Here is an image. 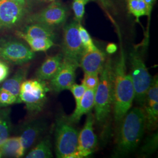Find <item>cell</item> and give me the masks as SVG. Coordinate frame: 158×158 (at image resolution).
I'll return each mask as SVG.
<instances>
[{"label": "cell", "instance_id": "1", "mask_svg": "<svg viewBox=\"0 0 158 158\" xmlns=\"http://www.w3.org/2000/svg\"><path fill=\"white\" fill-rule=\"evenodd\" d=\"M145 130L143 108L130 109L119 125L114 157L123 158L134 152L141 142Z\"/></svg>", "mask_w": 158, "mask_h": 158}, {"label": "cell", "instance_id": "2", "mask_svg": "<svg viewBox=\"0 0 158 158\" xmlns=\"http://www.w3.org/2000/svg\"><path fill=\"white\" fill-rule=\"evenodd\" d=\"M135 93L130 74L127 73L125 58L121 51L119 58L114 65L113 107L117 127L132 107Z\"/></svg>", "mask_w": 158, "mask_h": 158}, {"label": "cell", "instance_id": "3", "mask_svg": "<svg viewBox=\"0 0 158 158\" xmlns=\"http://www.w3.org/2000/svg\"><path fill=\"white\" fill-rule=\"evenodd\" d=\"M114 65L108 58L100 73L98 85L95 91V119L100 124L105 123L109 117L113 106Z\"/></svg>", "mask_w": 158, "mask_h": 158}, {"label": "cell", "instance_id": "4", "mask_svg": "<svg viewBox=\"0 0 158 158\" xmlns=\"http://www.w3.org/2000/svg\"><path fill=\"white\" fill-rule=\"evenodd\" d=\"M79 132L68 119L61 114L55 127V153L58 158H80L77 152Z\"/></svg>", "mask_w": 158, "mask_h": 158}, {"label": "cell", "instance_id": "5", "mask_svg": "<svg viewBox=\"0 0 158 158\" xmlns=\"http://www.w3.org/2000/svg\"><path fill=\"white\" fill-rule=\"evenodd\" d=\"M50 90L46 81L40 79L25 80L21 85L19 97L25 104L29 113L36 114L44 109Z\"/></svg>", "mask_w": 158, "mask_h": 158}, {"label": "cell", "instance_id": "6", "mask_svg": "<svg viewBox=\"0 0 158 158\" xmlns=\"http://www.w3.org/2000/svg\"><path fill=\"white\" fill-rule=\"evenodd\" d=\"M130 63L131 70L130 74L134 89V100L142 108L145 104L147 91L153 79L141 56L137 52H132L130 53Z\"/></svg>", "mask_w": 158, "mask_h": 158}, {"label": "cell", "instance_id": "7", "mask_svg": "<svg viewBox=\"0 0 158 158\" xmlns=\"http://www.w3.org/2000/svg\"><path fill=\"white\" fill-rule=\"evenodd\" d=\"M31 49L19 40L14 38L0 40V59L12 64L23 65L35 57Z\"/></svg>", "mask_w": 158, "mask_h": 158}, {"label": "cell", "instance_id": "8", "mask_svg": "<svg viewBox=\"0 0 158 158\" xmlns=\"http://www.w3.org/2000/svg\"><path fill=\"white\" fill-rule=\"evenodd\" d=\"M79 23L73 21L64 27L62 53L63 59L77 64L85 52L79 35Z\"/></svg>", "mask_w": 158, "mask_h": 158}, {"label": "cell", "instance_id": "9", "mask_svg": "<svg viewBox=\"0 0 158 158\" xmlns=\"http://www.w3.org/2000/svg\"><path fill=\"white\" fill-rule=\"evenodd\" d=\"M66 18V11L59 2H54L42 11L33 14L28 18L30 23H38L54 27L64 22Z\"/></svg>", "mask_w": 158, "mask_h": 158}, {"label": "cell", "instance_id": "10", "mask_svg": "<svg viewBox=\"0 0 158 158\" xmlns=\"http://www.w3.org/2000/svg\"><path fill=\"white\" fill-rule=\"evenodd\" d=\"M95 117L91 113L87 114L85 125L79 133L77 152L80 158H85L95 151L97 137L94 131Z\"/></svg>", "mask_w": 158, "mask_h": 158}, {"label": "cell", "instance_id": "11", "mask_svg": "<svg viewBox=\"0 0 158 158\" xmlns=\"http://www.w3.org/2000/svg\"><path fill=\"white\" fill-rule=\"evenodd\" d=\"M79 64L63 59L61 67L55 76L49 80L50 90L55 93L69 90L75 83L76 72Z\"/></svg>", "mask_w": 158, "mask_h": 158}, {"label": "cell", "instance_id": "12", "mask_svg": "<svg viewBox=\"0 0 158 158\" xmlns=\"http://www.w3.org/2000/svg\"><path fill=\"white\" fill-rule=\"evenodd\" d=\"M26 11V6L10 0H0V30L15 27Z\"/></svg>", "mask_w": 158, "mask_h": 158}, {"label": "cell", "instance_id": "13", "mask_svg": "<svg viewBox=\"0 0 158 158\" xmlns=\"http://www.w3.org/2000/svg\"><path fill=\"white\" fill-rule=\"evenodd\" d=\"M47 127V123L42 118L35 119L23 124L19 136L25 153L39 140L45 132Z\"/></svg>", "mask_w": 158, "mask_h": 158}, {"label": "cell", "instance_id": "14", "mask_svg": "<svg viewBox=\"0 0 158 158\" xmlns=\"http://www.w3.org/2000/svg\"><path fill=\"white\" fill-rule=\"evenodd\" d=\"M106 60V53L98 48L95 51H85L80 59L79 67L82 69L85 73L100 74Z\"/></svg>", "mask_w": 158, "mask_h": 158}, {"label": "cell", "instance_id": "15", "mask_svg": "<svg viewBox=\"0 0 158 158\" xmlns=\"http://www.w3.org/2000/svg\"><path fill=\"white\" fill-rule=\"evenodd\" d=\"M62 62V53L47 57L36 72V79L49 81L57 73L61 67Z\"/></svg>", "mask_w": 158, "mask_h": 158}, {"label": "cell", "instance_id": "16", "mask_svg": "<svg viewBox=\"0 0 158 158\" xmlns=\"http://www.w3.org/2000/svg\"><path fill=\"white\" fill-rule=\"evenodd\" d=\"M96 90L86 89L85 94L79 104L76 106L73 114L68 117L69 120L73 124H77L81 118L90 113L94 106V97Z\"/></svg>", "mask_w": 158, "mask_h": 158}, {"label": "cell", "instance_id": "17", "mask_svg": "<svg viewBox=\"0 0 158 158\" xmlns=\"http://www.w3.org/2000/svg\"><path fill=\"white\" fill-rule=\"evenodd\" d=\"M28 74V69L22 68L19 69L16 73L10 79H6L0 87V90L6 91L19 98L21 85L26 79Z\"/></svg>", "mask_w": 158, "mask_h": 158}, {"label": "cell", "instance_id": "18", "mask_svg": "<svg viewBox=\"0 0 158 158\" xmlns=\"http://www.w3.org/2000/svg\"><path fill=\"white\" fill-rule=\"evenodd\" d=\"M2 157L21 158L24 156L21 140L19 136L9 137L0 149Z\"/></svg>", "mask_w": 158, "mask_h": 158}, {"label": "cell", "instance_id": "19", "mask_svg": "<svg viewBox=\"0 0 158 158\" xmlns=\"http://www.w3.org/2000/svg\"><path fill=\"white\" fill-rule=\"evenodd\" d=\"M23 32L34 38L49 39L52 40L55 39V33L52 27L38 23H31L27 26Z\"/></svg>", "mask_w": 158, "mask_h": 158}, {"label": "cell", "instance_id": "20", "mask_svg": "<svg viewBox=\"0 0 158 158\" xmlns=\"http://www.w3.org/2000/svg\"><path fill=\"white\" fill-rule=\"evenodd\" d=\"M11 110L10 108H0V149L10 137L12 130Z\"/></svg>", "mask_w": 158, "mask_h": 158}, {"label": "cell", "instance_id": "21", "mask_svg": "<svg viewBox=\"0 0 158 158\" xmlns=\"http://www.w3.org/2000/svg\"><path fill=\"white\" fill-rule=\"evenodd\" d=\"M17 36L23 39L27 42L31 50L35 52H45L52 47L54 43L53 40L44 38H34L27 36L22 31H17Z\"/></svg>", "mask_w": 158, "mask_h": 158}, {"label": "cell", "instance_id": "22", "mask_svg": "<svg viewBox=\"0 0 158 158\" xmlns=\"http://www.w3.org/2000/svg\"><path fill=\"white\" fill-rule=\"evenodd\" d=\"M52 145L50 138H44L26 155L27 158H53Z\"/></svg>", "mask_w": 158, "mask_h": 158}, {"label": "cell", "instance_id": "23", "mask_svg": "<svg viewBox=\"0 0 158 158\" xmlns=\"http://www.w3.org/2000/svg\"><path fill=\"white\" fill-rule=\"evenodd\" d=\"M143 110L145 115V128L151 131L155 129L158 124V102L144 106Z\"/></svg>", "mask_w": 158, "mask_h": 158}, {"label": "cell", "instance_id": "24", "mask_svg": "<svg viewBox=\"0 0 158 158\" xmlns=\"http://www.w3.org/2000/svg\"><path fill=\"white\" fill-rule=\"evenodd\" d=\"M128 8L130 13L133 14L137 19L144 15H149L151 12L144 0H128Z\"/></svg>", "mask_w": 158, "mask_h": 158}, {"label": "cell", "instance_id": "25", "mask_svg": "<svg viewBox=\"0 0 158 158\" xmlns=\"http://www.w3.org/2000/svg\"><path fill=\"white\" fill-rule=\"evenodd\" d=\"M158 132L149 136L141 149V155H149L155 152L158 148Z\"/></svg>", "mask_w": 158, "mask_h": 158}, {"label": "cell", "instance_id": "26", "mask_svg": "<svg viewBox=\"0 0 158 158\" xmlns=\"http://www.w3.org/2000/svg\"><path fill=\"white\" fill-rule=\"evenodd\" d=\"M79 33L85 51H93L97 49L88 31L80 23L79 25Z\"/></svg>", "mask_w": 158, "mask_h": 158}, {"label": "cell", "instance_id": "27", "mask_svg": "<svg viewBox=\"0 0 158 158\" xmlns=\"http://www.w3.org/2000/svg\"><path fill=\"white\" fill-rule=\"evenodd\" d=\"M156 102H158V80L157 76L153 77L151 85L147 91L144 106L151 105Z\"/></svg>", "mask_w": 158, "mask_h": 158}, {"label": "cell", "instance_id": "28", "mask_svg": "<svg viewBox=\"0 0 158 158\" xmlns=\"http://www.w3.org/2000/svg\"><path fill=\"white\" fill-rule=\"evenodd\" d=\"M91 0H73L72 8L76 21L80 23L85 14V6Z\"/></svg>", "mask_w": 158, "mask_h": 158}, {"label": "cell", "instance_id": "29", "mask_svg": "<svg viewBox=\"0 0 158 158\" xmlns=\"http://www.w3.org/2000/svg\"><path fill=\"white\" fill-rule=\"evenodd\" d=\"M18 103H21L19 98L6 91L0 90V108L7 107Z\"/></svg>", "mask_w": 158, "mask_h": 158}, {"label": "cell", "instance_id": "30", "mask_svg": "<svg viewBox=\"0 0 158 158\" xmlns=\"http://www.w3.org/2000/svg\"><path fill=\"white\" fill-rule=\"evenodd\" d=\"M98 74L85 73L82 84L87 89L96 90L99 82Z\"/></svg>", "mask_w": 158, "mask_h": 158}, {"label": "cell", "instance_id": "31", "mask_svg": "<svg viewBox=\"0 0 158 158\" xmlns=\"http://www.w3.org/2000/svg\"><path fill=\"white\" fill-rule=\"evenodd\" d=\"M86 89H87L85 87L82 83L79 85L76 83H74L70 88L69 90L71 91L73 96L76 102V106L79 104V102L84 95Z\"/></svg>", "mask_w": 158, "mask_h": 158}, {"label": "cell", "instance_id": "32", "mask_svg": "<svg viewBox=\"0 0 158 158\" xmlns=\"http://www.w3.org/2000/svg\"><path fill=\"white\" fill-rule=\"evenodd\" d=\"M10 73V68L6 63L0 60V84L7 79Z\"/></svg>", "mask_w": 158, "mask_h": 158}, {"label": "cell", "instance_id": "33", "mask_svg": "<svg viewBox=\"0 0 158 158\" xmlns=\"http://www.w3.org/2000/svg\"><path fill=\"white\" fill-rule=\"evenodd\" d=\"M117 50V46L114 44H109L106 47V51L109 54H113Z\"/></svg>", "mask_w": 158, "mask_h": 158}, {"label": "cell", "instance_id": "34", "mask_svg": "<svg viewBox=\"0 0 158 158\" xmlns=\"http://www.w3.org/2000/svg\"><path fill=\"white\" fill-rule=\"evenodd\" d=\"M156 0H144L146 5H147L149 10L150 11H152V6H153Z\"/></svg>", "mask_w": 158, "mask_h": 158}, {"label": "cell", "instance_id": "35", "mask_svg": "<svg viewBox=\"0 0 158 158\" xmlns=\"http://www.w3.org/2000/svg\"><path fill=\"white\" fill-rule=\"evenodd\" d=\"M100 2L102 3V4L103 5V6L106 8H108V7H110L111 5V0H100Z\"/></svg>", "mask_w": 158, "mask_h": 158}, {"label": "cell", "instance_id": "36", "mask_svg": "<svg viewBox=\"0 0 158 158\" xmlns=\"http://www.w3.org/2000/svg\"><path fill=\"white\" fill-rule=\"evenodd\" d=\"M10 1H15L16 2H18V3L23 5V6H26L27 4L26 0H10Z\"/></svg>", "mask_w": 158, "mask_h": 158}, {"label": "cell", "instance_id": "37", "mask_svg": "<svg viewBox=\"0 0 158 158\" xmlns=\"http://www.w3.org/2000/svg\"><path fill=\"white\" fill-rule=\"evenodd\" d=\"M26 1H27V4H32V3L38 2V1H43V0H26Z\"/></svg>", "mask_w": 158, "mask_h": 158}, {"label": "cell", "instance_id": "38", "mask_svg": "<svg viewBox=\"0 0 158 158\" xmlns=\"http://www.w3.org/2000/svg\"><path fill=\"white\" fill-rule=\"evenodd\" d=\"M0 158H2V155H1V153L0 152Z\"/></svg>", "mask_w": 158, "mask_h": 158}, {"label": "cell", "instance_id": "39", "mask_svg": "<svg viewBox=\"0 0 158 158\" xmlns=\"http://www.w3.org/2000/svg\"><path fill=\"white\" fill-rule=\"evenodd\" d=\"M48 1H55V0H48Z\"/></svg>", "mask_w": 158, "mask_h": 158}, {"label": "cell", "instance_id": "40", "mask_svg": "<svg viewBox=\"0 0 158 158\" xmlns=\"http://www.w3.org/2000/svg\"><path fill=\"white\" fill-rule=\"evenodd\" d=\"M43 1H46V0H43Z\"/></svg>", "mask_w": 158, "mask_h": 158}]
</instances>
